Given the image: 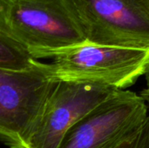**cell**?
Instances as JSON below:
<instances>
[{"label":"cell","instance_id":"3","mask_svg":"<svg viewBox=\"0 0 149 148\" xmlns=\"http://www.w3.org/2000/svg\"><path fill=\"white\" fill-rule=\"evenodd\" d=\"M86 40L149 49V0H63Z\"/></svg>","mask_w":149,"mask_h":148},{"label":"cell","instance_id":"7","mask_svg":"<svg viewBox=\"0 0 149 148\" xmlns=\"http://www.w3.org/2000/svg\"><path fill=\"white\" fill-rule=\"evenodd\" d=\"M41 63L25 47L0 30V69L28 71L38 67Z\"/></svg>","mask_w":149,"mask_h":148},{"label":"cell","instance_id":"2","mask_svg":"<svg viewBox=\"0 0 149 148\" xmlns=\"http://www.w3.org/2000/svg\"><path fill=\"white\" fill-rule=\"evenodd\" d=\"M0 30L38 60L86 41L63 0H0Z\"/></svg>","mask_w":149,"mask_h":148},{"label":"cell","instance_id":"4","mask_svg":"<svg viewBox=\"0 0 149 148\" xmlns=\"http://www.w3.org/2000/svg\"><path fill=\"white\" fill-rule=\"evenodd\" d=\"M58 81L45 63L32 70L0 69V141L28 148L32 130Z\"/></svg>","mask_w":149,"mask_h":148},{"label":"cell","instance_id":"1","mask_svg":"<svg viewBox=\"0 0 149 148\" xmlns=\"http://www.w3.org/2000/svg\"><path fill=\"white\" fill-rule=\"evenodd\" d=\"M46 58L56 81L90 83L115 90H127L145 75L149 49L106 45L85 41L51 53Z\"/></svg>","mask_w":149,"mask_h":148},{"label":"cell","instance_id":"6","mask_svg":"<svg viewBox=\"0 0 149 148\" xmlns=\"http://www.w3.org/2000/svg\"><path fill=\"white\" fill-rule=\"evenodd\" d=\"M114 91L90 83L58 81L32 130L28 148H58L67 131Z\"/></svg>","mask_w":149,"mask_h":148},{"label":"cell","instance_id":"9","mask_svg":"<svg viewBox=\"0 0 149 148\" xmlns=\"http://www.w3.org/2000/svg\"><path fill=\"white\" fill-rule=\"evenodd\" d=\"M140 94H141V96L145 99V101H146V103H147V105H148L149 109V90L148 89L144 88V89L140 92Z\"/></svg>","mask_w":149,"mask_h":148},{"label":"cell","instance_id":"10","mask_svg":"<svg viewBox=\"0 0 149 148\" xmlns=\"http://www.w3.org/2000/svg\"><path fill=\"white\" fill-rule=\"evenodd\" d=\"M144 76H145V78H146V84H147L146 89H148L149 90V64L148 66V69H147V71H146Z\"/></svg>","mask_w":149,"mask_h":148},{"label":"cell","instance_id":"5","mask_svg":"<svg viewBox=\"0 0 149 148\" xmlns=\"http://www.w3.org/2000/svg\"><path fill=\"white\" fill-rule=\"evenodd\" d=\"M149 119L141 94L116 90L72 126L58 148H115Z\"/></svg>","mask_w":149,"mask_h":148},{"label":"cell","instance_id":"8","mask_svg":"<svg viewBox=\"0 0 149 148\" xmlns=\"http://www.w3.org/2000/svg\"><path fill=\"white\" fill-rule=\"evenodd\" d=\"M115 148H149V119L133 134Z\"/></svg>","mask_w":149,"mask_h":148}]
</instances>
